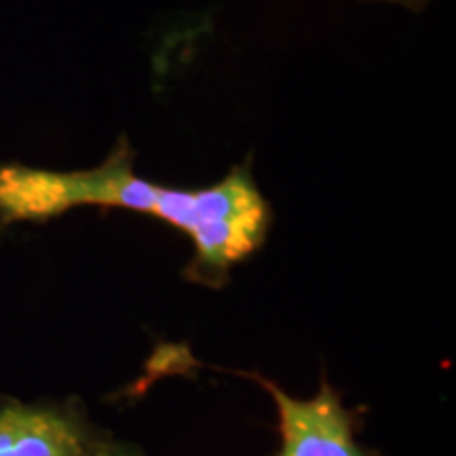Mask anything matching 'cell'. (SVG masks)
<instances>
[{
    "label": "cell",
    "instance_id": "1",
    "mask_svg": "<svg viewBox=\"0 0 456 456\" xmlns=\"http://www.w3.org/2000/svg\"><path fill=\"white\" fill-rule=\"evenodd\" d=\"M68 212L94 205L148 214L178 228L192 241L195 256L184 275L195 283L222 285L232 266L265 245L273 209L256 184L252 165L241 163L218 184L169 188L140 178L134 151L121 140L98 167L64 171Z\"/></svg>",
    "mask_w": 456,
    "mask_h": 456
},
{
    "label": "cell",
    "instance_id": "2",
    "mask_svg": "<svg viewBox=\"0 0 456 456\" xmlns=\"http://www.w3.org/2000/svg\"><path fill=\"white\" fill-rule=\"evenodd\" d=\"M271 393L279 416L281 448L275 456H370L355 442L346 410L328 383L315 397L298 399L254 372H237Z\"/></svg>",
    "mask_w": 456,
    "mask_h": 456
},
{
    "label": "cell",
    "instance_id": "3",
    "mask_svg": "<svg viewBox=\"0 0 456 456\" xmlns=\"http://www.w3.org/2000/svg\"><path fill=\"white\" fill-rule=\"evenodd\" d=\"M0 456H91L83 431L51 408L0 403Z\"/></svg>",
    "mask_w": 456,
    "mask_h": 456
},
{
    "label": "cell",
    "instance_id": "4",
    "mask_svg": "<svg viewBox=\"0 0 456 456\" xmlns=\"http://www.w3.org/2000/svg\"><path fill=\"white\" fill-rule=\"evenodd\" d=\"M66 212L64 171L0 163V224L47 222Z\"/></svg>",
    "mask_w": 456,
    "mask_h": 456
},
{
    "label": "cell",
    "instance_id": "5",
    "mask_svg": "<svg viewBox=\"0 0 456 456\" xmlns=\"http://www.w3.org/2000/svg\"><path fill=\"white\" fill-rule=\"evenodd\" d=\"M380 3H393V4H402V7H408V9H419L423 7L427 0H380Z\"/></svg>",
    "mask_w": 456,
    "mask_h": 456
},
{
    "label": "cell",
    "instance_id": "6",
    "mask_svg": "<svg viewBox=\"0 0 456 456\" xmlns=\"http://www.w3.org/2000/svg\"><path fill=\"white\" fill-rule=\"evenodd\" d=\"M91 456H134V454L117 452V450H106V452H98V454H91Z\"/></svg>",
    "mask_w": 456,
    "mask_h": 456
}]
</instances>
